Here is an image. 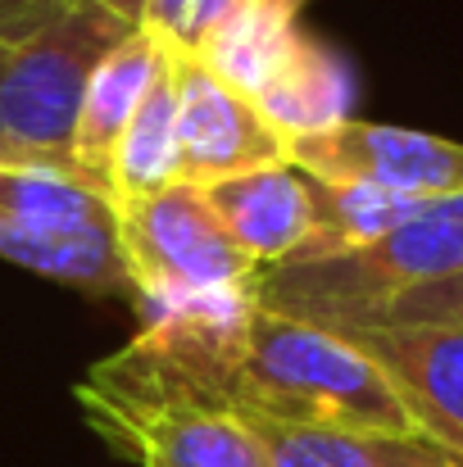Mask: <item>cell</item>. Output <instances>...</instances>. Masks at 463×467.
<instances>
[{"label": "cell", "mask_w": 463, "mask_h": 467, "mask_svg": "<svg viewBox=\"0 0 463 467\" xmlns=\"http://www.w3.org/2000/svg\"><path fill=\"white\" fill-rule=\"evenodd\" d=\"M87 427L137 467H268L259 431L128 340L78 386Z\"/></svg>", "instance_id": "cell-2"}, {"label": "cell", "mask_w": 463, "mask_h": 467, "mask_svg": "<svg viewBox=\"0 0 463 467\" xmlns=\"http://www.w3.org/2000/svg\"><path fill=\"white\" fill-rule=\"evenodd\" d=\"M463 273V195L418 200L382 236L305 264H282L255 277L259 305L296 313L318 327L382 309L418 286Z\"/></svg>", "instance_id": "cell-3"}, {"label": "cell", "mask_w": 463, "mask_h": 467, "mask_svg": "<svg viewBox=\"0 0 463 467\" xmlns=\"http://www.w3.org/2000/svg\"><path fill=\"white\" fill-rule=\"evenodd\" d=\"M246 5L250 0H146L137 23L163 41L168 55H200L209 36Z\"/></svg>", "instance_id": "cell-15"}, {"label": "cell", "mask_w": 463, "mask_h": 467, "mask_svg": "<svg viewBox=\"0 0 463 467\" xmlns=\"http://www.w3.org/2000/svg\"><path fill=\"white\" fill-rule=\"evenodd\" d=\"M163 64H168L163 41L137 23V27H128L123 41H114L100 55V64L87 78L78 123H73V163L105 195H110V159H114L132 114L142 109V100H146V91L154 87Z\"/></svg>", "instance_id": "cell-10"}, {"label": "cell", "mask_w": 463, "mask_h": 467, "mask_svg": "<svg viewBox=\"0 0 463 467\" xmlns=\"http://www.w3.org/2000/svg\"><path fill=\"white\" fill-rule=\"evenodd\" d=\"M287 163L313 182L386 191L400 200L463 195V141L345 119L336 128L287 141Z\"/></svg>", "instance_id": "cell-6"}, {"label": "cell", "mask_w": 463, "mask_h": 467, "mask_svg": "<svg viewBox=\"0 0 463 467\" xmlns=\"http://www.w3.org/2000/svg\"><path fill=\"white\" fill-rule=\"evenodd\" d=\"M119 245L132 277V309L209 300L255 286L259 268L227 236L200 186H168L142 200H123Z\"/></svg>", "instance_id": "cell-5"}, {"label": "cell", "mask_w": 463, "mask_h": 467, "mask_svg": "<svg viewBox=\"0 0 463 467\" xmlns=\"http://www.w3.org/2000/svg\"><path fill=\"white\" fill-rule=\"evenodd\" d=\"M0 259L91 300H128L114 200L55 168H0Z\"/></svg>", "instance_id": "cell-4"}, {"label": "cell", "mask_w": 463, "mask_h": 467, "mask_svg": "<svg viewBox=\"0 0 463 467\" xmlns=\"http://www.w3.org/2000/svg\"><path fill=\"white\" fill-rule=\"evenodd\" d=\"M300 36L305 32H300L296 18L278 14L264 0H250L237 18H227L209 36V46L195 59H205L227 87H237L241 96L255 100L278 78V68L291 59V50L300 46Z\"/></svg>", "instance_id": "cell-14"}, {"label": "cell", "mask_w": 463, "mask_h": 467, "mask_svg": "<svg viewBox=\"0 0 463 467\" xmlns=\"http://www.w3.org/2000/svg\"><path fill=\"white\" fill-rule=\"evenodd\" d=\"M200 191L259 273L296 259L313 236V182L296 163L250 168Z\"/></svg>", "instance_id": "cell-9"}, {"label": "cell", "mask_w": 463, "mask_h": 467, "mask_svg": "<svg viewBox=\"0 0 463 467\" xmlns=\"http://www.w3.org/2000/svg\"><path fill=\"white\" fill-rule=\"evenodd\" d=\"M350 327H463V273L432 282V286H418V291L363 313V317H350L331 331H350Z\"/></svg>", "instance_id": "cell-16"}, {"label": "cell", "mask_w": 463, "mask_h": 467, "mask_svg": "<svg viewBox=\"0 0 463 467\" xmlns=\"http://www.w3.org/2000/svg\"><path fill=\"white\" fill-rule=\"evenodd\" d=\"M128 27L137 23L100 0H23L0 14V168L82 177L73 163L78 105L91 68Z\"/></svg>", "instance_id": "cell-1"}, {"label": "cell", "mask_w": 463, "mask_h": 467, "mask_svg": "<svg viewBox=\"0 0 463 467\" xmlns=\"http://www.w3.org/2000/svg\"><path fill=\"white\" fill-rule=\"evenodd\" d=\"M100 5H105V9H114L119 18L137 23V18H142V5H146V0H100Z\"/></svg>", "instance_id": "cell-17"}, {"label": "cell", "mask_w": 463, "mask_h": 467, "mask_svg": "<svg viewBox=\"0 0 463 467\" xmlns=\"http://www.w3.org/2000/svg\"><path fill=\"white\" fill-rule=\"evenodd\" d=\"M264 5H273V9L287 14V18H300V9H305L309 0H264Z\"/></svg>", "instance_id": "cell-18"}, {"label": "cell", "mask_w": 463, "mask_h": 467, "mask_svg": "<svg viewBox=\"0 0 463 467\" xmlns=\"http://www.w3.org/2000/svg\"><path fill=\"white\" fill-rule=\"evenodd\" d=\"M14 5H23V0H0V14H5V9H14Z\"/></svg>", "instance_id": "cell-19"}, {"label": "cell", "mask_w": 463, "mask_h": 467, "mask_svg": "<svg viewBox=\"0 0 463 467\" xmlns=\"http://www.w3.org/2000/svg\"><path fill=\"white\" fill-rule=\"evenodd\" d=\"M182 182L177 155V82H173V55L159 68L154 87L146 91L142 109L132 114L119 150L110 159V200H142L154 191H168Z\"/></svg>", "instance_id": "cell-13"}, {"label": "cell", "mask_w": 463, "mask_h": 467, "mask_svg": "<svg viewBox=\"0 0 463 467\" xmlns=\"http://www.w3.org/2000/svg\"><path fill=\"white\" fill-rule=\"evenodd\" d=\"M264 441L268 467H463L459 454L427 436L354 431V427H282L250 422Z\"/></svg>", "instance_id": "cell-11"}, {"label": "cell", "mask_w": 463, "mask_h": 467, "mask_svg": "<svg viewBox=\"0 0 463 467\" xmlns=\"http://www.w3.org/2000/svg\"><path fill=\"white\" fill-rule=\"evenodd\" d=\"M350 100H354L350 68L327 46H318L313 36H300V46L278 68V78L255 96V109L287 141H296V137H309V132H322V128L354 119Z\"/></svg>", "instance_id": "cell-12"}, {"label": "cell", "mask_w": 463, "mask_h": 467, "mask_svg": "<svg viewBox=\"0 0 463 467\" xmlns=\"http://www.w3.org/2000/svg\"><path fill=\"white\" fill-rule=\"evenodd\" d=\"M177 82V155L186 186H214L223 177L287 163V137L255 109L250 96L227 87L205 59L173 55Z\"/></svg>", "instance_id": "cell-7"}, {"label": "cell", "mask_w": 463, "mask_h": 467, "mask_svg": "<svg viewBox=\"0 0 463 467\" xmlns=\"http://www.w3.org/2000/svg\"><path fill=\"white\" fill-rule=\"evenodd\" d=\"M395 386L414 427L463 459V327H350Z\"/></svg>", "instance_id": "cell-8"}]
</instances>
